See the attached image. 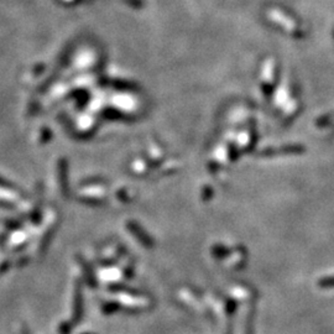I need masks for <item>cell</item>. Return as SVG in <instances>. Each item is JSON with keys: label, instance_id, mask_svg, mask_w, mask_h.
I'll return each instance as SVG.
<instances>
[{"label": "cell", "instance_id": "1", "mask_svg": "<svg viewBox=\"0 0 334 334\" xmlns=\"http://www.w3.org/2000/svg\"><path fill=\"white\" fill-rule=\"evenodd\" d=\"M272 77H274V62H267L264 67V83L269 84V89L270 84L272 83Z\"/></svg>", "mask_w": 334, "mask_h": 334}]
</instances>
